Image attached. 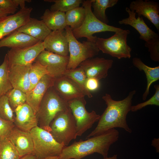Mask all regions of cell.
I'll use <instances>...</instances> for the list:
<instances>
[{"mask_svg": "<svg viewBox=\"0 0 159 159\" xmlns=\"http://www.w3.org/2000/svg\"><path fill=\"white\" fill-rule=\"evenodd\" d=\"M145 46L148 49L151 59L154 62H159V38L145 42Z\"/></svg>", "mask_w": 159, "mask_h": 159, "instance_id": "obj_36", "label": "cell"}, {"mask_svg": "<svg viewBox=\"0 0 159 159\" xmlns=\"http://www.w3.org/2000/svg\"><path fill=\"white\" fill-rule=\"evenodd\" d=\"M11 108L8 97L4 95L0 98V117L10 122H14L15 116Z\"/></svg>", "mask_w": 159, "mask_h": 159, "instance_id": "obj_34", "label": "cell"}, {"mask_svg": "<svg viewBox=\"0 0 159 159\" xmlns=\"http://www.w3.org/2000/svg\"><path fill=\"white\" fill-rule=\"evenodd\" d=\"M32 7H24L16 13L0 19V40L25 24L29 21Z\"/></svg>", "mask_w": 159, "mask_h": 159, "instance_id": "obj_12", "label": "cell"}, {"mask_svg": "<svg viewBox=\"0 0 159 159\" xmlns=\"http://www.w3.org/2000/svg\"><path fill=\"white\" fill-rule=\"evenodd\" d=\"M18 151L8 139L0 142V159H19Z\"/></svg>", "mask_w": 159, "mask_h": 159, "instance_id": "obj_32", "label": "cell"}, {"mask_svg": "<svg viewBox=\"0 0 159 159\" xmlns=\"http://www.w3.org/2000/svg\"><path fill=\"white\" fill-rule=\"evenodd\" d=\"M118 1V0H92L93 14L100 21L107 24L109 20L105 14L106 9L113 6Z\"/></svg>", "mask_w": 159, "mask_h": 159, "instance_id": "obj_26", "label": "cell"}, {"mask_svg": "<svg viewBox=\"0 0 159 159\" xmlns=\"http://www.w3.org/2000/svg\"><path fill=\"white\" fill-rule=\"evenodd\" d=\"M45 50L43 41L32 46L21 49H11L6 54L8 64L31 66L43 51Z\"/></svg>", "mask_w": 159, "mask_h": 159, "instance_id": "obj_11", "label": "cell"}, {"mask_svg": "<svg viewBox=\"0 0 159 159\" xmlns=\"http://www.w3.org/2000/svg\"><path fill=\"white\" fill-rule=\"evenodd\" d=\"M8 64L9 78L13 88L26 93L30 87L29 77L30 66Z\"/></svg>", "mask_w": 159, "mask_h": 159, "instance_id": "obj_19", "label": "cell"}, {"mask_svg": "<svg viewBox=\"0 0 159 159\" xmlns=\"http://www.w3.org/2000/svg\"><path fill=\"white\" fill-rule=\"evenodd\" d=\"M14 126V122L5 120L0 117V142L7 138Z\"/></svg>", "mask_w": 159, "mask_h": 159, "instance_id": "obj_37", "label": "cell"}, {"mask_svg": "<svg viewBox=\"0 0 159 159\" xmlns=\"http://www.w3.org/2000/svg\"><path fill=\"white\" fill-rule=\"evenodd\" d=\"M16 10L4 9L0 8V19L10 14H14Z\"/></svg>", "mask_w": 159, "mask_h": 159, "instance_id": "obj_40", "label": "cell"}, {"mask_svg": "<svg viewBox=\"0 0 159 159\" xmlns=\"http://www.w3.org/2000/svg\"><path fill=\"white\" fill-rule=\"evenodd\" d=\"M130 33L129 30L122 29L109 38L97 37L95 43L99 50L104 53L119 59H129L132 48L127 44V38Z\"/></svg>", "mask_w": 159, "mask_h": 159, "instance_id": "obj_8", "label": "cell"}, {"mask_svg": "<svg viewBox=\"0 0 159 159\" xmlns=\"http://www.w3.org/2000/svg\"><path fill=\"white\" fill-rule=\"evenodd\" d=\"M16 31L25 33L43 42L52 32L42 20L31 17L25 24Z\"/></svg>", "mask_w": 159, "mask_h": 159, "instance_id": "obj_23", "label": "cell"}, {"mask_svg": "<svg viewBox=\"0 0 159 159\" xmlns=\"http://www.w3.org/2000/svg\"><path fill=\"white\" fill-rule=\"evenodd\" d=\"M47 27L52 31L64 29L67 26L65 13L45 10L41 17Z\"/></svg>", "mask_w": 159, "mask_h": 159, "instance_id": "obj_25", "label": "cell"}, {"mask_svg": "<svg viewBox=\"0 0 159 159\" xmlns=\"http://www.w3.org/2000/svg\"><path fill=\"white\" fill-rule=\"evenodd\" d=\"M49 127V132L54 140L64 146H68L77 136L76 120L69 107L58 112Z\"/></svg>", "mask_w": 159, "mask_h": 159, "instance_id": "obj_4", "label": "cell"}, {"mask_svg": "<svg viewBox=\"0 0 159 159\" xmlns=\"http://www.w3.org/2000/svg\"><path fill=\"white\" fill-rule=\"evenodd\" d=\"M44 1L54 2V4L51 6L50 10L59 11L64 13L79 7L83 1L82 0H46Z\"/></svg>", "mask_w": 159, "mask_h": 159, "instance_id": "obj_31", "label": "cell"}, {"mask_svg": "<svg viewBox=\"0 0 159 159\" xmlns=\"http://www.w3.org/2000/svg\"><path fill=\"white\" fill-rule=\"evenodd\" d=\"M39 41L25 33L15 31L0 40V48L23 49L34 45Z\"/></svg>", "mask_w": 159, "mask_h": 159, "instance_id": "obj_22", "label": "cell"}, {"mask_svg": "<svg viewBox=\"0 0 159 159\" xmlns=\"http://www.w3.org/2000/svg\"><path fill=\"white\" fill-rule=\"evenodd\" d=\"M132 63L139 70L143 71L146 75L147 84L142 95V99L145 100L149 94L150 88L152 84L159 80V66L149 67L144 64L140 58L136 57L132 59Z\"/></svg>", "mask_w": 159, "mask_h": 159, "instance_id": "obj_24", "label": "cell"}, {"mask_svg": "<svg viewBox=\"0 0 159 159\" xmlns=\"http://www.w3.org/2000/svg\"><path fill=\"white\" fill-rule=\"evenodd\" d=\"M125 10L128 14V17L119 20L118 22L119 24L129 25L132 26L140 34V38L144 41L145 42L159 38L158 34L147 26L142 16H138L136 18V13L131 10L128 7L126 8Z\"/></svg>", "mask_w": 159, "mask_h": 159, "instance_id": "obj_16", "label": "cell"}, {"mask_svg": "<svg viewBox=\"0 0 159 159\" xmlns=\"http://www.w3.org/2000/svg\"><path fill=\"white\" fill-rule=\"evenodd\" d=\"M67 103L76 120L77 136H80L98 121L100 115L94 110L87 111L84 97L74 99Z\"/></svg>", "mask_w": 159, "mask_h": 159, "instance_id": "obj_9", "label": "cell"}, {"mask_svg": "<svg viewBox=\"0 0 159 159\" xmlns=\"http://www.w3.org/2000/svg\"><path fill=\"white\" fill-rule=\"evenodd\" d=\"M46 74H49V73L45 67L37 62H34L30 66L29 70L30 83L29 90L33 88L41 79Z\"/></svg>", "mask_w": 159, "mask_h": 159, "instance_id": "obj_30", "label": "cell"}, {"mask_svg": "<svg viewBox=\"0 0 159 159\" xmlns=\"http://www.w3.org/2000/svg\"><path fill=\"white\" fill-rule=\"evenodd\" d=\"M52 87L59 96L67 102L85 96L77 84L71 78L64 75L55 79Z\"/></svg>", "mask_w": 159, "mask_h": 159, "instance_id": "obj_15", "label": "cell"}, {"mask_svg": "<svg viewBox=\"0 0 159 159\" xmlns=\"http://www.w3.org/2000/svg\"><path fill=\"white\" fill-rule=\"evenodd\" d=\"M119 138L118 131L113 128L86 140L75 141L70 145L63 147L58 159H81L95 153L100 154L104 159L108 157L110 146Z\"/></svg>", "mask_w": 159, "mask_h": 159, "instance_id": "obj_2", "label": "cell"}, {"mask_svg": "<svg viewBox=\"0 0 159 159\" xmlns=\"http://www.w3.org/2000/svg\"><path fill=\"white\" fill-rule=\"evenodd\" d=\"M29 132L33 141V153L36 159L59 156L64 146L57 143L49 132L37 126Z\"/></svg>", "mask_w": 159, "mask_h": 159, "instance_id": "obj_7", "label": "cell"}, {"mask_svg": "<svg viewBox=\"0 0 159 159\" xmlns=\"http://www.w3.org/2000/svg\"><path fill=\"white\" fill-rule=\"evenodd\" d=\"M113 61L103 57H92L81 62L79 65L84 71L87 77L100 80L106 78Z\"/></svg>", "mask_w": 159, "mask_h": 159, "instance_id": "obj_13", "label": "cell"}, {"mask_svg": "<svg viewBox=\"0 0 159 159\" xmlns=\"http://www.w3.org/2000/svg\"><path fill=\"white\" fill-rule=\"evenodd\" d=\"M64 29L70 54L67 69H74L83 61L98 54L100 50L95 43L88 40L81 43L75 37L69 26H67Z\"/></svg>", "mask_w": 159, "mask_h": 159, "instance_id": "obj_6", "label": "cell"}, {"mask_svg": "<svg viewBox=\"0 0 159 159\" xmlns=\"http://www.w3.org/2000/svg\"><path fill=\"white\" fill-rule=\"evenodd\" d=\"M44 159H58V156L49 157Z\"/></svg>", "mask_w": 159, "mask_h": 159, "instance_id": "obj_44", "label": "cell"}, {"mask_svg": "<svg viewBox=\"0 0 159 159\" xmlns=\"http://www.w3.org/2000/svg\"><path fill=\"white\" fill-rule=\"evenodd\" d=\"M43 43L46 50L62 56L68 55V43L64 29L52 31Z\"/></svg>", "mask_w": 159, "mask_h": 159, "instance_id": "obj_18", "label": "cell"}, {"mask_svg": "<svg viewBox=\"0 0 159 159\" xmlns=\"http://www.w3.org/2000/svg\"><path fill=\"white\" fill-rule=\"evenodd\" d=\"M19 159H36V158L33 153H31L24 156Z\"/></svg>", "mask_w": 159, "mask_h": 159, "instance_id": "obj_42", "label": "cell"}, {"mask_svg": "<svg viewBox=\"0 0 159 159\" xmlns=\"http://www.w3.org/2000/svg\"><path fill=\"white\" fill-rule=\"evenodd\" d=\"M91 3L92 0L83 1L82 6L86 13L85 19L80 27L72 30L76 38L85 37L87 40L95 43L97 37L93 35L95 33L106 32L115 33L122 30L121 28L104 23L97 19L93 14Z\"/></svg>", "mask_w": 159, "mask_h": 159, "instance_id": "obj_5", "label": "cell"}, {"mask_svg": "<svg viewBox=\"0 0 159 159\" xmlns=\"http://www.w3.org/2000/svg\"><path fill=\"white\" fill-rule=\"evenodd\" d=\"M159 138H154L152 141L151 145L155 148L157 152H159Z\"/></svg>", "mask_w": 159, "mask_h": 159, "instance_id": "obj_41", "label": "cell"}, {"mask_svg": "<svg viewBox=\"0 0 159 159\" xmlns=\"http://www.w3.org/2000/svg\"><path fill=\"white\" fill-rule=\"evenodd\" d=\"M55 79L49 74L45 75L33 88L26 93V103L32 107L35 115L47 91L53 87Z\"/></svg>", "mask_w": 159, "mask_h": 159, "instance_id": "obj_17", "label": "cell"}, {"mask_svg": "<svg viewBox=\"0 0 159 159\" xmlns=\"http://www.w3.org/2000/svg\"><path fill=\"white\" fill-rule=\"evenodd\" d=\"M85 86L89 92H94L97 90L100 87L99 80L92 77H87L86 81Z\"/></svg>", "mask_w": 159, "mask_h": 159, "instance_id": "obj_38", "label": "cell"}, {"mask_svg": "<svg viewBox=\"0 0 159 159\" xmlns=\"http://www.w3.org/2000/svg\"><path fill=\"white\" fill-rule=\"evenodd\" d=\"M117 154H115L111 157H108L104 159H117Z\"/></svg>", "mask_w": 159, "mask_h": 159, "instance_id": "obj_43", "label": "cell"}, {"mask_svg": "<svg viewBox=\"0 0 159 159\" xmlns=\"http://www.w3.org/2000/svg\"><path fill=\"white\" fill-rule=\"evenodd\" d=\"M69 60V55L62 56L45 49L39 54L34 62L45 67L49 74L55 79L63 75L67 69Z\"/></svg>", "mask_w": 159, "mask_h": 159, "instance_id": "obj_10", "label": "cell"}, {"mask_svg": "<svg viewBox=\"0 0 159 159\" xmlns=\"http://www.w3.org/2000/svg\"><path fill=\"white\" fill-rule=\"evenodd\" d=\"M14 112L16 115L14 123L19 129L29 132L38 126L36 115L32 107L26 103L18 106Z\"/></svg>", "mask_w": 159, "mask_h": 159, "instance_id": "obj_20", "label": "cell"}, {"mask_svg": "<svg viewBox=\"0 0 159 159\" xmlns=\"http://www.w3.org/2000/svg\"><path fill=\"white\" fill-rule=\"evenodd\" d=\"M136 93L134 90L130 92L123 99L115 100L109 94L106 93L102 97L107 107L100 115L96 127L87 137V138L103 133L115 128L123 129L131 133L132 130L127 125L126 117L132 106V100Z\"/></svg>", "mask_w": 159, "mask_h": 159, "instance_id": "obj_1", "label": "cell"}, {"mask_svg": "<svg viewBox=\"0 0 159 159\" xmlns=\"http://www.w3.org/2000/svg\"><path fill=\"white\" fill-rule=\"evenodd\" d=\"M63 75L74 81L80 88L85 96L89 98L92 97L91 92L86 88L85 82L87 77L81 67H79L74 69H67Z\"/></svg>", "mask_w": 159, "mask_h": 159, "instance_id": "obj_27", "label": "cell"}, {"mask_svg": "<svg viewBox=\"0 0 159 159\" xmlns=\"http://www.w3.org/2000/svg\"><path fill=\"white\" fill-rule=\"evenodd\" d=\"M18 7L16 0H0V8L17 10Z\"/></svg>", "mask_w": 159, "mask_h": 159, "instance_id": "obj_39", "label": "cell"}, {"mask_svg": "<svg viewBox=\"0 0 159 159\" xmlns=\"http://www.w3.org/2000/svg\"><path fill=\"white\" fill-rule=\"evenodd\" d=\"M10 105L14 111L19 106L26 103V94L18 89L13 88L6 95Z\"/></svg>", "mask_w": 159, "mask_h": 159, "instance_id": "obj_33", "label": "cell"}, {"mask_svg": "<svg viewBox=\"0 0 159 159\" xmlns=\"http://www.w3.org/2000/svg\"><path fill=\"white\" fill-rule=\"evenodd\" d=\"M7 138L16 148L21 157L33 153V143L30 132L22 131L14 126Z\"/></svg>", "mask_w": 159, "mask_h": 159, "instance_id": "obj_21", "label": "cell"}, {"mask_svg": "<svg viewBox=\"0 0 159 159\" xmlns=\"http://www.w3.org/2000/svg\"><path fill=\"white\" fill-rule=\"evenodd\" d=\"M86 13L83 7H78L65 13L67 26L73 30L80 27L83 23Z\"/></svg>", "mask_w": 159, "mask_h": 159, "instance_id": "obj_28", "label": "cell"}, {"mask_svg": "<svg viewBox=\"0 0 159 159\" xmlns=\"http://www.w3.org/2000/svg\"><path fill=\"white\" fill-rule=\"evenodd\" d=\"M129 8L149 20L159 31V4L153 1L136 0L132 1Z\"/></svg>", "mask_w": 159, "mask_h": 159, "instance_id": "obj_14", "label": "cell"}, {"mask_svg": "<svg viewBox=\"0 0 159 159\" xmlns=\"http://www.w3.org/2000/svg\"><path fill=\"white\" fill-rule=\"evenodd\" d=\"M155 92L154 95L149 100L142 103L135 105H132L131 111L136 112L143 108L149 105L159 106V85L156 84L154 85Z\"/></svg>", "mask_w": 159, "mask_h": 159, "instance_id": "obj_35", "label": "cell"}, {"mask_svg": "<svg viewBox=\"0 0 159 159\" xmlns=\"http://www.w3.org/2000/svg\"><path fill=\"white\" fill-rule=\"evenodd\" d=\"M8 67L6 54L3 63L0 65V98L13 88L9 78Z\"/></svg>", "mask_w": 159, "mask_h": 159, "instance_id": "obj_29", "label": "cell"}, {"mask_svg": "<svg viewBox=\"0 0 159 159\" xmlns=\"http://www.w3.org/2000/svg\"><path fill=\"white\" fill-rule=\"evenodd\" d=\"M67 102L62 99L53 87L47 91L36 114L38 126L49 132L50 124L59 112L69 108Z\"/></svg>", "mask_w": 159, "mask_h": 159, "instance_id": "obj_3", "label": "cell"}]
</instances>
